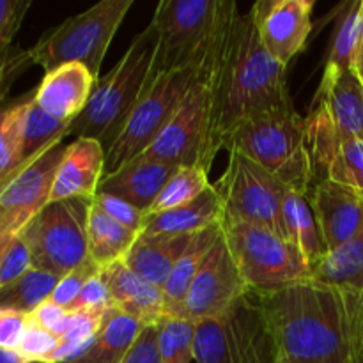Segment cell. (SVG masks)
Returning a JSON list of instances; mask_svg holds the SVG:
<instances>
[{
	"label": "cell",
	"instance_id": "obj_1",
	"mask_svg": "<svg viewBox=\"0 0 363 363\" xmlns=\"http://www.w3.org/2000/svg\"><path fill=\"white\" fill-rule=\"evenodd\" d=\"M252 294L291 363H347L363 344L360 291L307 279Z\"/></svg>",
	"mask_w": 363,
	"mask_h": 363
},
{
	"label": "cell",
	"instance_id": "obj_39",
	"mask_svg": "<svg viewBox=\"0 0 363 363\" xmlns=\"http://www.w3.org/2000/svg\"><path fill=\"white\" fill-rule=\"evenodd\" d=\"M34 268L32 254L21 234L14 236L0 257V289L20 280Z\"/></svg>",
	"mask_w": 363,
	"mask_h": 363
},
{
	"label": "cell",
	"instance_id": "obj_6",
	"mask_svg": "<svg viewBox=\"0 0 363 363\" xmlns=\"http://www.w3.org/2000/svg\"><path fill=\"white\" fill-rule=\"evenodd\" d=\"M131 6L133 0H103L67 18L27 50L30 64H38L45 73H50L64 64L78 62L98 78L106 50Z\"/></svg>",
	"mask_w": 363,
	"mask_h": 363
},
{
	"label": "cell",
	"instance_id": "obj_27",
	"mask_svg": "<svg viewBox=\"0 0 363 363\" xmlns=\"http://www.w3.org/2000/svg\"><path fill=\"white\" fill-rule=\"evenodd\" d=\"M67 123L53 119L35 103L34 92L28 99L21 101L20 119V163L23 169L38 156L48 151L53 145L60 144L69 135Z\"/></svg>",
	"mask_w": 363,
	"mask_h": 363
},
{
	"label": "cell",
	"instance_id": "obj_25",
	"mask_svg": "<svg viewBox=\"0 0 363 363\" xmlns=\"http://www.w3.org/2000/svg\"><path fill=\"white\" fill-rule=\"evenodd\" d=\"M145 326L124 312L110 308L92 342L64 363H123Z\"/></svg>",
	"mask_w": 363,
	"mask_h": 363
},
{
	"label": "cell",
	"instance_id": "obj_46",
	"mask_svg": "<svg viewBox=\"0 0 363 363\" xmlns=\"http://www.w3.org/2000/svg\"><path fill=\"white\" fill-rule=\"evenodd\" d=\"M353 73L357 74V77H358V80H360V82H362V85H363V32H362L360 43H358L357 55H354V62H353Z\"/></svg>",
	"mask_w": 363,
	"mask_h": 363
},
{
	"label": "cell",
	"instance_id": "obj_36",
	"mask_svg": "<svg viewBox=\"0 0 363 363\" xmlns=\"http://www.w3.org/2000/svg\"><path fill=\"white\" fill-rule=\"evenodd\" d=\"M71 312V311H69ZM108 312V311H106ZM106 312H71V323L67 332L60 337V344L48 363H64L78 357L92 342L98 330L101 328Z\"/></svg>",
	"mask_w": 363,
	"mask_h": 363
},
{
	"label": "cell",
	"instance_id": "obj_50",
	"mask_svg": "<svg viewBox=\"0 0 363 363\" xmlns=\"http://www.w3.org/2000/svg\"><path fill=\"white\" fill-rule=\"evenodd\" d=\"M277 363H291V362H289V360H286V358L279 357V360H277Z\"/></svg>",
	"mask_w": 363,
	"mask_h": 363
},
{
	"label": "cell",
	"instance_id": "obj_44",
	"mask_svg": "<svg viewBox=\"0 0 363 363\" xmlns=\"http://www.w3.org/2000/svg\"><path fill=\"white\" fill-rule=\"evenodd\" d=\"M28 318L55 337H62L67 332L71 323V312L60 305L53 303L52 300H46L38 308L28 314Z\"/></svg>",
	"mask_w": 363,
	"mask_h": 363
},
{
	"label": "cell",
	"instance_id": "obj_3",
	"mask_svg": "<svg viewBox=\"0 0 363 363\" xmlns=\"http://www.w3.org/2000/svg\"><path fill=\"white\" fill-rule=\"evenodd\" d=\"M240 13L234 0H162L151 25L158 35L155 71H201Z\"/></svg>",
	"mask_w": 363,
	"mask_h": 363
},
{
	"label": "cell",
	"instance_id": "obj_20",
	"mask_svg": "<svg viewBox=\"0 0 363 363\" xmlns=\"http://www.w3.org/2000/svg\"><path fill=\"white\" fill-rule=\"evenodd\" d=\"M98 78L84 66L71 62L45 73L34 99L48 116L71 124L87 106Z\"/></svg>",
	"mask_w": 363,
	"mask_h": 363
},
{
	"label": "cell",
	"instance_id": "obj_40",
	"mask_svg": "<svg viewBox=\"0 0 363 363\" xmlns=\"http://www.w3.org/2000/svg\"><path fill=\"white\" fill-rule=\"evenodd\" d=\"M99 269L101 268H99L98 264H94V262L89 259L87 262H84L82 266L74 268L73 272H69V273H66L64 277H60L59 284H57V287L53 289L50 300H52L53 303L60 305V307H64L69 311V308L73 307L74 301H77L80 291L84 289L85 284H87L89 280L96 275V273H99Z\"/></svg>",
	"mask_w": 363,
	"mask_h": 363
},
{
	"label": "cell",
	"instance_id": "obj_23",
	"mask_svg": "<svg viewBox=\"0 0 363 363\" xmlns=\"http://www.w3.org/2000/svg\"><path fill=\"white\" fill-rule=\"evenodd\" d=\"M194 236L195 234H138L123 262L138 277L163 289Z\"/></svg>",
	"mask_w": 363,
	"mask_h": 363
},
{
	"label": "cell",
	"instance_id": "obj_14",
	"mask_svg": "<svg viewBox=\"0 0 363 363\" xmlns=\"http://www.w3.org/2000/svg\"><path fill=\"white\" fill-rule=\"evenodd\" d=\"M248 293L250 289L245 284L222 234L208 252L188 289L184 319L199 323L218 318Z\"/></svg>",
	"mask_w": 363,
	"mask_h": 363
},
{
	"label": "cell",
	"instance_id": "obj_26",
	"mask_svg": "<svg viewBox=\"0 0 363 363\" xmlns=\"http://www.w3.org/2000/svg\"><path fill=\"white\" fill-rule=\"evenodd\" d=\"M220 236H222V227L220 225L209 227V229L195 234L191 243L188 245L186 252L176 262L172 273L163 286L165 315L184 319V300H186L188 289H190L197 272L201 269L206 255Z\"/></svg>",
	"mask_w": 363,
	"mask_h": 363
},
{
	"label": "cell",
	"instance_id": "obj_47",
	"mask_svg": "<svg viewBox=\"0 0 363 363\" xmlns=\"http://www.w3.org/2000/svg\"><path fill=\"white\" fill-rule=\"evenodd\" d=\"M0 363H27L16 351H0Z\"/></svg>",
	"mask_w": 363,
	"mask_h": 363
},
{
	"label": "cell",
	"instance_id": "obj_30",
	"mask_svg": "<svg viewBox=\"0 0 363 363\" xmlns=\"http://www.w3.org/2000/svg\"><path fill=\"white\" fill-rule=\"evenodd\" d=\"M30 0H0V98L25 66L30 64L28 52L13 50L14 38L21 27Z\"/></svg>",
	"mask_w": 363,
	"mask_h": 363
},
{
	"label": "cell",
	"instance_id": "obj_10",
	"mask_svg": "<svg viewBox=\"0 0 363 363\" xmlns=\"http://www.w3.org/2000/svg\"><path fill=\"white\" fill-rule=\"evenodd\" d=\"M215 188L222 199L223 218L262 227L289 240L284 220L289 190L272 172L240 152H230L227 170Z\"/></svg>",
	"mask_w": 363,
	"mask_h": 363
},
{
	"label": "cell",
	"instance_id": "obj_4",
	"mask_svg": "<svg viewBox=\"0 0 363 363\" xmlns=\"http://www.w3.org/2000/svg\"><path fill=\"white\" fill-rule=\"evenodd\" d=\"M158 35L151 23L133 38L131 45L108 74L98 78L84 112L69 126L77 138H94L105 151L124 128L155 74Z\"/></svg>",
	"mask_w": 363,
	"mask_h": 363
},
{
	"label": "cell",
	"instance_id": "obj_37",
	"mask_svg": "<svg viewBox=\"0 0 363 363\" xmlns=\"http://www.w3.org/2000/svg\"><path fill=\"white\" fill-rule=\"evenodd\" d=\"M21 103L0 108V188L20 170Z\"/></svg>",
	"mask_w": 363,
	"mask_h": 363
},
{
	"label": "cell",
	"instance_id": "obj_49",
	"mask_svg": "<svg viewBox=\"0 0 363 363\" xmlns=\"http://www.w3.org/2000/svg\"><path fill=\"white\" fill-rule=\"evenodd\" d=\"M347 363H363V344L357 351H354V354L350 358V362Z\"/></svg>",
	"mask_w": 363,
	"mask_h": 363
},
{
	"label": "cell",
	"instance_id": "obj_7",
	"mask_svg": "<svg viewBox=\"0 0 363 363\" xmlns=\"http://www.w3.org/2000/svg\"><path fill=\"white\" fill-rule=\"evenodd\" d=\"M197 363H277L279 346L254 294H245L225 314L195 323Z\"/></svg>",
	"mask_w": 363,
	"mask_h": 363
},
{
	"label": "cell",
	"instance_id": "obj_41",
	"mask_svg": "<svg viewBox=\"0 0 363 363\" xmlns=\"http://www.w3.org/2000/svg\"><path fill=\"white\" fill-rule=\"evenodd\" d=\"M96 204L110 216L116 222H119L121 225H124L126 229L135 230V233L140 234L144 229L145 218H147V213L142 211V209L135 208V206L128 204V202L121 201V199L112 197V195L106 194H98L94 197Z\"/></svg>",
	"mask_w": 363,
	"mask_h": 363
},
{
	"label": "cell",
	"instance_id": "obj_22",
	"mask_svg": "<svg viewBox=\"0 0 363 363\" xmlns=\"http://www.w3.org/2000/svg\"><path fill=\"white\" fill-rule=\"evenodd\" d=\"M110 298L117 311L137 319L144 326L158 325L165 315V296L162 287L147 282L131 272L123 261L101 268Z\"/></svg>",
	"mask_w": 363,
	"mask_h": 363
},
{
	"label": "cell",
	"instance_id": "obj_9",
	"mask_svg": "<svg viewBox=\"0 0 363 363\" xmlns=\"http://www.w3.org/2000/svg\"><path fill=\"white\" fill-rule=\"evenodd\" d=\"M92 201L66 199L48 202L21 233L32 254V264L64 277L89 261L87 223Z\"/></svg>",
	"mask_w": 363,
	"mask_h": 363
},
{
	"label": "cell",
	"instance_id": "obj_42",
	"mask_svg": "<svg viewBox=\"0 0 363 363\" xmlns=\"http://www.w3.org/2000/svg\"><path fill=\"white\" fill-rule=\"evenodd\" d=\"M113 308L112 298H110L108 286H106L105 277L101 275V269L99 273H96L91 280L84 286V289L78 294L77 301L73 303V307L69 308L71 312L78 311H87V312H106Z\"/></svg>",
	"mask_w": 363,
	"mask_h": 363
},
{
	"label": "cell",
	"instance_id": "obj_17",
	"mask_svg": "<svg viewBox=\"0 0 363 363\" xmlns=\"http://www.w3.org/2000/svg\"><path fill=\"white\" fill-rule=\"evenodd\" d=\"M308 113L328 124L340 138H363V85L353 71H323Z\"/></svg>",
	"mask_w": 363,
	"mask_h": 363
},
{
	"label": "cell",
	"instance_id": "obj_13",
	"mask_svg": "<svg viewBox=\"0 0 363 363\" xmlns=\"http://www.w3.org/2000/svg\"><path fill=\"white\" fill-rule=\"evenodd\" d=\"M66 149L67 145L62 142L53 145L0 188V233L18 236L48 204Z\"/></svg>",
	"mask_w": 363,
	"mask_h": 363
},
{
	"label": "cell",
	"instance_id": "obj_12",
	"mask_svg": "<svg viewBox=\"0 0 363 363\" xmlns=\"http://www.w3.org/2000/svg\"><path fill=\"white\" fill-rule=\"evenodd\" d=\"M142 155L176 167L211 169L216 158L211 131V98L201 74L188 87L165 128Z\"/></svg>",
	"mask_w": 363,
	"mask_h": 363
},
{
	"label": "cell",
	"instance_id": "obj_21",
	"mask_svg": "<svg viewBox=\"0 0 363 363\" xmlns=\"http://www.w3.org/2000/svg\"><path fill=\"white\" fill-rule=\"evenodd\" d=\"M177 169L179 167L138 155L119 170L103 177L98 194L112 195L147 213Z\"/></svg>",
	"mask_w": 363,
	"mask_h": 363
},
{
	"label": "cell",
	"instance_id": "obj_29",
	"mask_svg": "<svg viewBox=\"0 0 363 363\" xmlns=\"http://www.w3.org/2000/svg\"><path fill=\"white\" fill-rule=\"evenodd\" d=\"M284 220H286L289 241L301 252L312 272L326 255V247L308 202V195L287 191L284 201Z\"/></svg>",
	"mask_w": 363,
	"mask_h": 363
},
{
	"label": "cell",
	"instance_id": "obj_16",
	"mask_svg": "<svg viewBox=\"0 0 363 363\" xmlns=\"http://www.w3.org/2000/svg\"><path fill=\"white\" fill-rule=\"evenodd\" d=\"M305 123L314 181H333L363 197V138H340L312 113Z\"/></svg>",
	"mask_w": 363,
	"mask_h": 363
},
{
	"label": "cell",
	"instance_id": "obj_34",
	"mask_svg": "<svg viewBox=\"0 0 363 363\" xmlns=\"http://www.w3.org/2000/svg\"><path fill=\"white\" fill-rule=\"evenodd\" d=\"M208 172L209 170L202 167H179L165 184L162 194L158 195L155 204L151 206L147 215H158V213L179 208L204 194L211 186Z\"/></svg>",
	"mask_w": 363,
	"mask_h": 363
},
{
	"label": "cell",
	"instance_id": "obj_5",
	"mask_svg": "<svg viewBox=\"0 0 363 363\" xmlns=\"http://www.w3.org/2000/svg\"><path fill=\"white\" fill-rule=\"evenodd\" d=\"M225 149L261 165L282 181L287 190L308 195L314 184L307 123L296 108L262 113L245 121L229 138Z\"/></svg>",
	"mask_w": 363,
	"mask_h": 363
},
{
	"label": "cell",
	"instance_id": "obj_33",
	"mask_svg": "<svg viewBox=\"0 0 363 363\" xmlns=\"http://www.w3.org/2000/svg\"><path fill=\"white\" fill-rule=\"evenodd\" d=\"M59 280L60 277L32 268L20 280L0 289V308H14L30 314L43 301L50 300Z\"/></svg>",
	"mask_w": 363,
	"mask_h": 363
},
{
	"label": "cell",
	"instance_id": "obj_45",
	"mask_svg": "<svg viewBox=\"0 0 363 363\" xmlns=\"http://www.w3.org/2000/svg\"><path fill=\"white\" fill-rule=\"evenodd\" d=\"M123 363H162L158 353V326H145Z\"/></svg>",
	"mask_w": 363,
	"mask_h": 363
},
{
	"label": "cell",
	"instance_id": "obj_48",
	"mask_svg": "<svg viewBox=\"0 0 363 363\" xmlns=\"http://www.w3.org/2000/svg\"><path fill=\"white\" fill-rule=\"evenodd\" d=\"M13 238L14 236H7V234L0 233V257H2L4 250H6V247L11 243V240H13Z\"/></svg>",
	"mask_w": 363,
	"mask_h": 363
},
{
	"label": "cell",
	"instance_id": "obj_38",
	"mask_svg": "<svg viewBox=\"0 0 363 363\" xmlns=\"http://www.w3.org/2000/svg\"><path fill=\"white\" fill-rule=\"evenodd\" d=\"M59 344V337L50 333L48 330H45L28 318V325L25 328L16 353L27 363H48Z\"/></svg>",
	"mask_w": 363,
	"mask_h": 363
},
{
	"label": "cell",
	"instance_id": "obj_24",
	"mask_svg": "<svg viewBox=\"0 0 363 363\" xmlns=\"http://www.w3.org/2000/svg\"><path fill=\"white\" fill-rule=\"evenodd\" d=\"M222 218V199H220L215 184H211L204 194L199 195L191 202L169 209V211L158 213V215H147L140 234H149V236H155V234H172V236L197 234L209 227L220 225Z\"/></svg>",
	"mask_w": 363,
	"mask_h": 363
},
{
	"label": "cell",
	"instance_id": "obj_19",
	"mask_svg": "<svg viewBox=\"0 0 363 363\" xmlns=\"http://www.w3.org/2000/svg\"><path fill=\"white\" fill-rule=\"evenodd\" d=\"M105 147L94 138L80 137L71 142L57 170L50 202L66 199L94 201L105 177Z\"/></svg>",
	"mask_w": 363,
	"mask_h": 363
},
{
	"label": "cell",
	"instance_id": "obj_15",
	"mask_svg": "<svg viewBox=\"0 0 363 363\" xmlns=\"http://www.w3.org/2000/svg\"><path fill=\"white\" fill-rule=\"evenodd\" d=\"M250 11L264 48L280 64L289 66L307 46L314 0H259Z\"/></svg>",
	"mask_w": 363,
	"mask_h": 363
},
{
	"label": "cell",
	"instance_id": "obj_35",
	"mask_svg": "<svg viewBox=\"0 0 363 363\" xmlns=\"http://www.w3.org/2000/svg\"><path fill=\"white\" fill-rule=\"evenodd\" d=\"M158 353L162 363H191L197 325L190 319L163 315L158 321Z\"/></svg>",
	"mask_w": 363,
	"mask_h": 363
},
{
	"label": "cell",
	"instance_id": "obj_18",
	"mask_svg": "<svg viewBox=\"0 0 363 363\" xmlns=\"http://www.w3.org/2000/svg\"><path fill=\"white\" fill-rule=\"evenodd\" d=\"M308 202L318 220L326 254L363 229V197L333 181H314L308 191Z\"/></svg>",
	"mask_w": 363,
	"mask_h": 363
},
{
	"label": "cell",
	"instance_id": "obj_43",
	"mask_svg": "<svg viewBox=\"0 0 363 363\" xmlns=\"http://www.w3.org/2000/svg\"><path fill=\"white\" fill-rule=\"evenodd\" d=\"M27 325V312L0 308V351H16Z\"/></svg>",
	"mask_w": 363,
	"mask_h": 363
},
{
	"label": "cell",
	"instance_id": "obj_28",
	"mask_svg": "<svg viewBox=\"0 0 363 363\" xmlns=\"http://www.w3.org/2000/svg\"><path fill=\"white\" fill-rule=\"evenodd\" d=\"M138 233L126 229L110 218L96 202L91 204L87 223L89 240V259L99 268H106L116 262H121L133 243L137 241Z\"/></svg>",
	"mask_w": 363,
	"mask_h": 363
},
{
	"label": "cell",
	"instance_id": "obj_32",
	"mask_svg": "<svg viewBox=\"0 0 363 363\" xmlns=\"http://www.w3.org/2000/svg\"><path fill=\"white\" fill-rule=\"evenodd\" d=\"M363 32V0H354L346 6L333 32L325 71L346 73L353 71L354 55Z\"/></svg>",
	"mask_w": 363,
	"mask_h": 363
},
{
	"label": "cell",
	"instance_id": "obj_2",
	"mask_svg": "<svg viewBox=\"0 0 363 363\" xmlns=\"http://www.w3.org/2000/svg\"><path fill=\"white\" fill-rule=\"evenodd\" d=\"M211 98L213 147L218 155L245 121L294 108L287 67L264 48L252 11L238 13L215 55L199 71Z\"/></svg>",
	"mask_w": 363,
	"mask_h": 363
},
{
	"label": "cell",
	"instance_id": "obj_8",
	"mask_svg": "<svg viewBox=\"0 0 363 363\" xmlns=\"http://www.w3.org/2000/svg\"><path fill=\"white\" fill-rule=\"evenodd\" d=\"M230 255L252 293L272 291L312 279L308 262L286 238L262 227L222 218Z\"/></svg>",
	"mask_w": 363,
	"mask_h": 363
},
{
	"label": "cell",
	"instance_id": "obj_11",
	"mask_svg": "<svg viewBox=\"0 0 363 363\" xmlns=\"http://www.w3.org/2000/svg\"><path fill=\"white\" fill-rule=\"evenodd\" d=\"M199 71H155L116 140L106 149L105 176L119 170L152 144L179 106Z\"/></svg>",
	"mask_w": 363,
	"mask_h": 363
},
{
	"label": "cell",
	"instance_id": "obj_31",
	"mask_svg": "<svg viewBox=\"0 0 363 363\" xmlns=\"http://www.w3.org/2000/svg\"><path fill=\"white\" fill-rule=\"evenodd\" d=\"M312 279L363 293V229L312 269Z\"/></svg>",
	"mask_w": 363,
	"mask_h": 363
}]
</instances>
